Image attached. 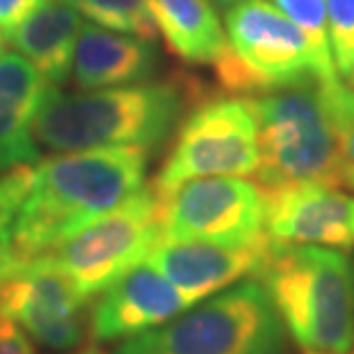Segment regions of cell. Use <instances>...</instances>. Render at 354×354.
<instances>
[{
    "instance_id": "obj_1",
    "label": "cell",
    "mask_w": 354,
    "mask_h": 354,
    "mask_svg": "<svg viewBox=\"0 0 354 354\" xmlns=\"http://www.w3.org/2000/svg\"><path fill=\"white\" fill-rule=\"evenodd\" d=\"M147 150L60 152L35 166V182L12 232L10 267L26 265L145 189Z\"/></svg>"
},
{
    "instance_id": "obj_2",
    "label": "cell",
    "mask_w": 354,
    "mask_h": 354,
    "mask_svg": "<svg viewBox=\"0 0 354 354\" xmlns=\"http://www.w3.org/2000/svg\"><path fill=\"white\" fill-rule=\"evenodd\" d=\"M209 95L194 76L157 83L62 92L48 88L35 122V138L55 154L99 147H143L171 138L184 115Z\"/></svg>"
},
{
    "instance_id": "obj_3",
    "label": "cell",
    "mask_w": 354,
    "mask_h": 354,
    "mask_svg": "<svg viewBox=\"0 0 354 354\" xmlns=\"http://www.w3.org/2000/svg\"><path fill=\"white\" fill-rule=\"evenodd\" d=\"M260 276L283 329L304 350L354 348V260L348 251L274 244Z\"/></svg>"
},
{
    "instance_id": "obj_4",
    "label": "cell",
    "mask_w": 354,
    "mask_h": 354,
    "mask_svg": "<svg viewBox=\"0 0 354 354\" xmlns=\"http://www.w3.org/2000/svg\"><path fill=\"white\" fill-rule=\"evenodd\" d=\"M336 81H313L249 97L258 120L256 180L263 191L295 184L345 187L334 102Z\"/></svg>"
},
{
    "instance_id": "obj_5",
    "label": "cell",
    "mask_w": 354,
    "mask_h": 354,
    "mask_svg": "<svg viewBox=\"0 0 354 354\" xmlns=\"http://www.w3.org/2000/svg\"><path fill=\"white\" fill-rule=\"evenodd\" d=\"M286 329L265 286L237 283L161 327L118 345L115 354H283Z\"/></svg>"
},
{
    "instance_id": "obj_6",
    "label": "cell",
    "mask_w": 354,
    "mask_h": 354,
    "mask_svg": "<svg viewBox=\"0 0 354 354\" xmlns=\"http://www.w3.org/2000/svg\"><path fill=\"white\" fill-rule=\"evenodd\" d=\"M228 46L214 62L218 88L228 95L269 92L327 81L299 28L269 0H239L225 10Z\"/></svg>"
},
{
    "instance_id": "obj_7",
    "label": "cell",
    "mask_w": 354,
    "mask_h": 354,
    "mask_svg": "<svg viewBox=\"0 0 354 354\" xmlns=\"http://www.w3.org/2000/svg\"><path fill=\"white\" fill-rule=\"evenodd\" d=\"M260 166L258 120L249 97H207L177 127L171 152L152 182L157 198L198 177H246Z\"/></svg>"
},
{
    "instance_id": "obj_8",
    "label": "cell",
    "mask_w": 354,
    "mask_h": 354,
    "mask_svg": "<svg viewBox=\"0 0 354 354\" xmlns=\"http://www.w3.org/2000/svg\"><path fill=\"white\" fill-rule=\"evenodd\" d=\"M159 239V201L152 187H145L118 209L99 216L30 263L67 274L90 299L145 263Z\"/></svg>"
},
{
    "instance_id": "obj_9",
    "label": "cell",
    "mask_w": 354,
    "mask_h": 354,
    "mask_svg": "<svg viewBox=\"0 0 354 354\" xmlns=\"http://www.w3.org/2000/svg\"><path fill=\"white\" fill-rule=\"evenodd\" d=\"M157 201L161 239L249 244L267 235L265 191L244 177H198Z\"/></svg>"
},
{
    "instance_id": "obj_10",
    "label": "cell",
    "mask_w": 354,
    "mask_h": 354,
    "mask_svg": "<svg viewBox=\"0 0 354 354\" xmlns=\"http://www.w3.org/2000/svg\"><path fill=\"white\" fill-rule=\"evenodd\" d=\"M88 299L67 274L28 263L0 272V315L51 350H72L86 334Z\"/></svg>"
},
{
    "instance_id": "obj_11",
    "label": "cell",
    "mask_w": 354,
    "mask_h": 354,
    "mask_svg": "<svg viewBox=\"0 0 354 354\" xmlns=\"http://www.w3.org/2000/svg\"><path fill=\"white\" fill-rule=\"evenodd\" d=\"M267 235L249 244L205 239H159L147 263L154 265L191 304H198L246 276H260L272 256Z\"/></svg>"
},
{
    "instance_id": "obj_12",
    "label": "cell",
    "mask_w": 354,
    "mask_h": 354,
    "mask_svg": "<svg viewBox=\"0 0 354 354\" xmlns=\"http://www.w3.org/2000/svg\"><path fill=\"white\" fill-rule=\"evenodd\" d=\"M265 232L274 244L354 246V196L331 184H295L265 191Z\"/></svg>"
},
{
    "instance_id": "obj_13",
    "label": "cell",
    "mask_w": 354,
    "mask_h": 354,
    "mask_svg": "<svg viewBox=\"0 0 354 354\" xmlns=\"http://www.w3.org/2000/svg\"><path fill=\"white\" fill-rule=\"evenodd\" d=\"M191 304L157 267L140 263L92 304L88 327L99 343L133 338L173 320Z\"/></svg>"
},
{
    "instance_id": "obj_14",
    "label": "cell",
    "mask_w": 354,
    "mask_h": 354,
    "mask_svg": "<svg viewBox=\"0 0 354 354\" xmlns=\"http://www.w3.org/2000/svg\"><path fill=\"white\" fill-rule=\"evenodd\" d=\"M48 83L32 62L14 51H0V171L39 164L35 122Z\"/></svg>"
},
{
    "instance_id": "obj_15",
    "label": "cell",
    "mask_w": 354,
    "mask_h": 354,
    "mask_svg": "<svg viewBox=\"0 0 354 354\" xmlns=\"http://www.w3.org/2000/svg\"><path fill=\"white\" fill-rule=\"evenodd\" d=\"M157 65L159 51L154 41L83 24L76 39L72 81L79 90L133 86L150 79Z\"/></svg>"
},
{
    "instance_id": "obj_16",
    "label": "cell",
    "mask_w": 354,
    "mask_h": 354,
    "mask_svg": "<svg viewBox=\"0 0 354 354\" xmlns=\"http://www.w3.org/2000/svg\"><path fill=\"white\" fill-rule=\"evenodd\" d=\"M81 26V14L67 0H44L5 39L32 62L48 86L60 88L72 74Z\"/></svg>"
},
{
    "instance_id": "obj_17",
    "label": "cell",
    "mask_w": 354,
    "mask_h": 354,
    "mask_svg": "<svg viewBox=\"0 0 354 354\" xmlns=\"http://www.w3.org/2000/svg\"><path fill=\"white\" fill-rule=\"evenodd\" d=\"M147 7L168 51L187 65H214L228 46L212 0H147Z\"/></svg>"
},
{
    "instance_id": "obj_18",
    "label": "cell",
    "mask_w": 354,
    "mask_h": 354,
    "mask_svg": "<svg viewBox=\"0 0 354 354\" xmlns=\"http://www.w3.org/2000/svg\"><path fill=\"white\" fill-rule=\"evenodd\" d=\"M81 17L90 19L109 30L133 35V37L157 41V26L147 7V0H67Z\"/></svg>"
},
{
    "instance_id": "obj_19",
    "label": "cell",
    "mask_w": 354,
    "mask_h": 354,
    "mask_svg": "<svg viewBox=\"0 0 354 354\" xmlns=\"http://www.w3.org/2000/svg\"><path fill=\"white\" fill-rule=\"evenodd\" d=\"M274 5L281 12H286L290 21L306 35L313 51L320 60V67L327 81L338 79V69L334 62L329 39V19H327V3L324 0H274Z\"/></svg>"
},
{
    "instance_id": "obj_20",
    "label": "cell",
    "mask_w": 354,
    "mask_h": 354,
    "mask_svg": "<svg viewBox=\"0 0 354 354\" xmlns=\"http://www.w3.org/2000/svg\"><path fill=\"white\" fill-rule=\"evenodd\" d=\"M35 182V166H17L0 175V272L10 267L12 232Z\"/></svg>"
},
{
    "instance_id": "obj_21",
    "label": "cell",
    "mask_w": 354,
    "mask_h": 354,
    "mask_svg": "<svg viewBox=\"0 0 354 354\" xmlns=\"http://www.w3.org/2000/svg\"><path fill=\"white\" fill-rule=\"evenodd\" d=\"M329 39L336 69L343 79H354V0H324Z\"/></svg>"
},
{
    "instance_id": "obj_22",
    "label": "cell",
    "mask_w": 354,
    "mask_h": 354,
    "mask_svg": "<svg viewBox=\"0 0 354 354\" xmlns=\"http://www.w3.org/2000/svg\"><path fill=\"white\" fill-rule=\"evenodd\" d=\"M336 118H338V150H341L343 184L354 189V88L343 81L334 86Z\"/></svg>"
},
{
    "instance_id": "obj_23",
    "label": "cell",
    "mask_w": 354,
    "mask_h": 354,
    "mask_svg": "<svg viewBox=\"0 0 354 354\" xmlns=\"http://www.w3.org/2000/svg\"><path fill=\"white\" fill-rule=\"evenodd\" d=\"M0 354H37L26 331L5 315H0Z\"/></svg>"
},
{
    "instance_id": "obj_24",
    "label": "cell",
    "mask_w": 354,
    "mask_h": 354,
    "mask_svg": "<svg viewBox=\"0 0 354 354\" xmlns=\"http://www.w3.org/2000/svg\"><path fill=\"white\" fill-rule=\"evenodd\" d=\"M44 0H0V32L7 37L21 21L37 10Z\"/></svg>"
},
{
    "instance_id": "obj_25",
    "label": "cell",
    "mask_w": 354,
    "mask_h": 354,
    "mask_svg": "<svg viewBox=\"0 0 354 354\" xmlns=\"http://www.w3.org/2000/svg\"><path fill=\"white\" fill-rule=\"evenodd\" d=\"M76 354H106V352L99 350L97 345H88V348H83L81 352H76Z\"/></svg>"
},
{
    "instance_id": "obj_26",
    "label": "cell",
    "mask_w": 354,
    "mask_h": 354,
    "mask_svg": "<svg viewBox=\"0 0 354 354\" xmlns=\"http://www.w3.org/2000/svg\"><path fill=\"white\" fill-rule=\"evenodd\" d=\"M304 354H354V348L350 352H320V350H306Z\"/></svg>"
},
{
    "instance_id": "obj_27",
    "label": "cell",
    "mask_w": 354,
    "mask_h": 354,
    "mask_svg": "<svg viewBox=\"0 0 354 354\" xmlns=\"http://www.w3.org/2000/svg\"><path fill=\"white\" fill-rule=\"evenodd\" d=\"M214 3H218V5H223V7H230V5H235V3H239V0H214Z\"/></svg>"
},
{
    "instance_id": "obj_28",
    "label": "cell",
    "mask_w": 354,
    "mask_h": 354,
    "mask_svg": "<svg viewBox=\"0 0 354 354\" xmlns=\"http://www.w3.org/2000/svg\"><path fill=\"white\" fill-rule=\"evenodd\" d=\"M0 51H3V32H0Z\"/></svg>"
},
{
    "instance_id": "obj_29",
    "label": "cell",
    "mask_w": 354,
    "mask_h": 354,
    "mask_svg": "<svg viewBox=\"0 0 354 354\" xmlns=\"http://www.w3.org/2000/svg\"><path fill=\"white\" fill-rule=\"evenodd\" d=\"M350 86H352V88H354V79H350Z\"/></svg>"
}]
</instances>
